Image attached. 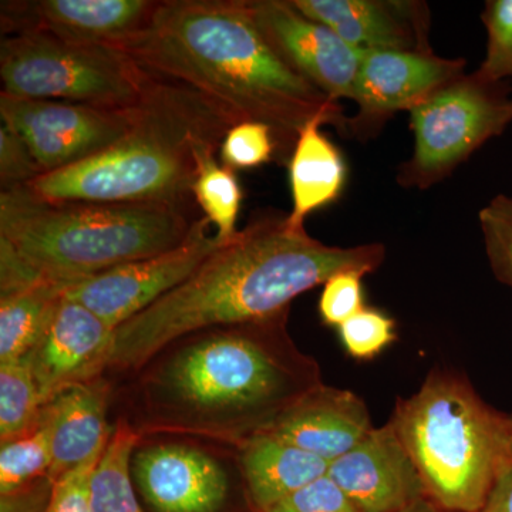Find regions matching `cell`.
Wrapping results in <instances>:
<instances>
[{
    "instance_id": "6da1fadb",
    "label": "cell",
    "mask_w": 512,
    "mask_h": 512,
    "mask_svg": "<svg viewBox=\"0 0 512 512\" xmlns=\"http://www.w3.org/2000/svg\"><path fill=\"white\" fill-rule=\"evenodd\" d=\"M289 311L195 330L114 382L116 417L138 436L198 437L238 447L266 433L322 386L318 362L293 342Z\"/></svg>"
},
{
    "instance_id": "7a4b0ae2",
    "label": "cell",
    "mask_w": 512,
    "mask_h": 512,
    "mask_svg": "<svg viewBox=\"0 0 512 512\" xmlns=\"http://www.w3.org/2000/svg\"><path fill=\"white\" fill-rule=\"evenodd\" d=\"M110 46L146 72L197 90L237 123L271 128L281 161L312 121L349 123L339 103L276 52L248 0H163L143 28Z\"/></svg>"
},
{
    "instance_id": "3957f363",
    "label": "cell",
    "mask_w": 512,
    "mask_h": 512,
    "mask_svg": "<svg viewBox=\"0 0 512 512\" xmlns=\"http://www.w3.org/2000/svg\"><path fill=\"white\" fill-rule=\"evenodd\" d=\"M382 244L329 247L286 217L251 221L183 284L114 330L106 376L130 375L171 340L214 326L237 325L291 311L296 296L343 271L372 274Z\"/></svg>"
},
{
    "instance_id": "277c9868",
    "label": "cell",
    "mask_w": 512,
    "mask_h": 512,
    "mask_svg": "<svg viewBox=\"0 0 512 512\" xmlns=\"http://www.w3.org/2000/svg\"><path fill=\"white\" fill-rule=\"evenodd\" d=\"M235 124L197 90L153 74L133 126L119 141L26 188L47 202L190 204L198 156L217 153Z\"/></svg>"
},
{
    "instance_id": "5b68a950",
    "label": "cell",
    "mask_w": 512,
    "mask_h": 512,
    "mask_svg": "<svg viewBox=\"0 0 512 512\" xmlns=\"http://www.w3.org/2000/svg\"><path fill=\"white\" fill-rule=\"evenodd\" d=\"M190 204L47 202L26 187L0 192V241L47 279H82L170 251L194 228Z\"/></svg>"
},
{
    "instance_id": "8992f818",
    "label": "cell",
    "mask_w": 512,
    "mask_h": 512,
    "mask_svg": "<svg viewBox=\"0 0 512 512\" xmlns=\"http://www.w3.org/2000/svg\"><path fill=\"white\" fill-rule=\"evenodd\" d=\"M390 423L441 512H480L512 464V419L491 409L463 376L431 372Z\"/></svg>"
},
{
    "instance_id": "52a82bcc",
    "label": "cell",
    "mask_w": 512,
    "mask_h": 512,
    "mask_svg": "<svg viewBox=\"0 0 512 512\" xmlns=\"http://www.w3.org/2000/svg\"><path fill=\"white\" fill-rule=\"evenodd\" d=\"M153 74L110 45L45 35L3 37L2 93L18 99L66 101L101 109L140 104Z\"/></svg>"
},
{
    "instance_id": "ba28073f",
    "label": "cell",
    "mask_w": 512,
    "mask_h": 512,
    "mask_svg": "<svg viewBox=\"0 0 512 512\" xmlns=\"http://www.w3.org/2000/svg\"><path fill=\"white\" fill-rule=\"evenodd\" d=\"M131 478L144 512H255L238 448L198 437L143 436Z\"/></svg>"
},
{
    "instance_id": "9c48e42d",
    "label": "cell",
    "mask_w": 512,
    "mask_h": 512,
    "mask_svg": "<svg viewBox=\"0 0 512 512\" xmlns=\"http://www.w3.org/2000/svg\"><path fill=\"white\" fill-rule=\"evenodd\" d=\"M512 123V92L476 73L463 74L410 110L413 156L403 165L404 187L439 183Z\"/></svg>"
},
{
    "instance_id": "30bf717a",
    "label": "cell",
    "mask_w": 512,
    "mask_h": 512,
    "mask_svg": "<svg viewBox=\"0 0 512 512\" xmlns=\"http://www.w3.org/2000/svg\"><path fill=\"white\" fill-rule=\"evenodd\" d=\"M136 113L137 106L101 109L0 93L2 124L25 140L43 174L83 163L113 146L133 126Z\"/></svg>"
},
{
    "instance_id": "8fae6325",
    "label": "cell",
    "mask_w": 512,
    "mask_h": 512,
    "mask_svg": "<svg viewBox=\"0 0 512 512\" xmlns=\"http://www.w3.org/2000/svg\"><path fill=\"white\" fill-rule=\"evenodd\" d=\"M210 225L207 218H198L183 244L82 279L70 286L66 298L82 303L111 328H119L183 284L224 245L210 234Z\"/></svg>"
},
{
    "instance_id": "7c38bea8",
    "label": "cell",
    "mask_w": 512,
    "mask_h": 512,
    "mask_svg": "<svg viewBox=\"0 0 512 512\" xmlns=\"http://www.w3.org/2000/svg\"><path fill=\"white\" fill-rule=\"evenodd\" d=\"M266 39L296 72L330 100H352L366 52L343 42L333 30L303 15L285 0H248Z\"/></svg>"
},
{
    "instance_id": "4fadbf2b",
    "label": "cell",
    "mask_w": 512,
    "mask_h": 512,
    "mask_svg": "<svg viewBox=\"0 0 512 512\" xmlns=\"http://www.w3.org/2000/svg\"><path fill=\"white\" fill-rule=\"evenodd\" d=\"M464 60L444 59L430 47L369 50L357 73L352 100L359 114L349 121L356 133L372 131L402 110H412L447 83L463 76Z\"/></svg>"
},
{
    "instance_id": "5bb4252c",
    "label": "cell",
    "mask_w": 512,
    "mask_h": 512,
    "mask_svg": "<svg viewBox=\"0 0 512 512\" xmlns=\"http://www.w3.org/2000/svg\"><path fill=\"white\" fill-rule=\"evenodd\" d=\"M114 330L82 303L64 298L42 338L25 357L43 403L106 376Z\"/></svg>"
},
{
    "instance_id": "9a60e30c",
    "label": "cell",
    "mask_w": 512,
    "mask_h": 512,
    "mask_svg": "<svg viewBox=\"0 0 512 512\" xmlns=\"http://www.w3.org/2000/svg\"><path fill=\"white\" fill-rule=\"evenodd\" d=\"M157 5L153 0H8L0 6V26L6 36L113 45L143 28Z\"/></svg>"
},
{
    "instance_id": "2e32d148",
    "label": "cell",
    "mask_w": 512,
    "mask_h": 512,
    "mask_svg": "<svg viewBox=\"0 0 512 512\" xmlns=\"http://www.w3.org/2000/svg\"><path fill=\"white\" fill-rule=\"evenodd\" d=\"M328 476L359 512H402L429 500L412 457L393 424L373 427L342 457L329 464Z\"/></svg>"
},
{
    "instance_id": "e0dca14e",
    "label": "cell",
    "mask_w": 512,
    "mask_h": 512,
    "mask_svg": "<svg viewBox=\"0 0 512 512\" xmlns=\"http://www.w3.org/2000/svg\"><path fill=\"white\" fill-rule=\"evenodd\" d=\"M372 429L362 397L323 383L266 433L332 463L357 446Z\"/></svg>"
},
{
    "instance_id": "ac0fdd59",
    "label": "cell",
    "mask_w": 512,
    "mask_h": 512,
    "mask_svg": "<svg viewBox=\"0 0 512 512\" xmlns=\"http://www.w3.org/2000/svg\"><path fill=\"white\" fill-rule=\"evenodd\" d=\"M315 22L328 26L356 49L412 50L426 43L427 16L416 3L382 0H292Z\"/></svg>"
},
{
    "instance_id": "d6986e66",
    "label": "cell",
    "mask_w": 512,
    "mask_h": 512,
    "mask_svg": "<svg viewBox=\"0 0 512 512\" xmlns=\"http://www.w3.org/2000/svg\"><path fill=\"white\" fill-rule=\"evenodd\" d=\"M113 394V380L101 376L93 382L74 386L45 404L52 443L49 477L53 481L106 448L113 433L109 423Z\"/></svg>"
},
{
    "instance_id": "ffe728a7",
    "label": "cell",
    "mask_w": 512,
    "mask_h": 512,
    "mask_svg": "<svg viewBox=\"0 0 512 512\" xmlns=\"http://www.w3.org/2000/svg\"><path fill=\"white\" fill-rule=\"evenodd\" d=\"M237 448L255 512H268L295 491L328 474V461L269 433L258 434Z\"/></svg>"
},
{
    "instance_id": "44dd1931",
    "label": "cell",
    "mask_w": 512,
    "mask_h": 512,
    "mask_svg": "<svg viewBox=\"0 0 512 512\" xmlns=\"http://www.w3.org/2000/svg\"><path fill=\"white\" fill-rule=\"evenodd\" d=\"M322 126L312 121L303 128L289 158L293 208L288 222L293 228H305L306 218L338 200L345 187V160Z\"/></svg>"
},
{
    "instance_id": "7402d4cb",
    "label": "cell",
    "mask_w": 512,
    "mask_h": 512,
    "mask_svg": "<svg viewBox=\"0 0 512 512\" xmlns=\"http://www.w3.org/2000/svg\"><path fill=\"white\" fill-rule=\"evenodd\" d=\"M72 285L43 278L19 291L0 295V366L20 362L29 355Z\"/></svg>"
},
{
    "instance_id": "603a6c76",
    "label": "cell",
    "mask_w": 512,
    "mask_h": 512,
    "mask_svg": "<svg viewBox=\"0 0 512 512\" xmlns=\"http://www.w3.org/2000/svg\"><path fill=\"white\" fill-rule=\"evenodd\" d=\"M138 440L126 420L114 419L113 433L90 483L92 512H144L131 478V456Z\"/></svg>"
},
{
    "instance_id": "cb8c5ba5",
    "label": "cell",
    "mask_w": 512,
    "mask_h": 512,
    "mask_svg": "<svg viewBox=\"0 0 512 512\" xmlns=\"http://www.w3.org/2000/svg\"><path fill=\"white\" fill-rule=\"evenodd\" d=\"M192 198L204 211V217L215 225V237L231 241L237 231L242 190L234 170L220 165L214 151L198 156V175L192 184Z\"/></svg>"
},
{
    "instance_id": "d4e9b609",
    "label": "cell",
    "mask_w": 512,
    "mask_h": 512,
    "mask_svg": "<svg viewBox=\"0 0 512 512\" xmlns=\"http://www.w3.org/2000/svg\"><path fill=\"white\" fill-rule=\"evenodd\" d=\"M45 403L25 360L0 366V444L42 424Z\"/></svg>"
},
{
    "instance_id": "484cf974",
    "label": "cell",
    "mask_w": 512,
    "mask_h": 512,
    "mask_svg": "<svg viewBox=\"0 0 512 512\" xmlns=\"http://www.w3.org/2000/svg\"><path fill=\"white\" fill-rule=\"evenodd\" d=\"M52 443L46 417L37 429L0 446V494L12 493L49 476Z\"/></svg>"
},
{
    "instance_id": "4316f807",
    "label": "cell",
    "mask_w": 512,
    "mask_h": 512,
    "mask_svg": "<svg viewBox=\"0 0 512 512\" xmlns=\"http://www.w3.org/2000/svg\"><path fill=\"white\" fill-rule=\"evenodd\" d=\"M487 28V55L476 74L491 83L512 77V0L487 2L483 15Z\"/></svg>"
},
{
    "instance_id": "83f0119b",
    "label": "cell",
    "mask_w": 512,
    "mask_h": 512,
    "mask_svg": "<svg viewBox=\"0 0 512 512\" xmlns=\"http://www.w3.org/2000/svg\"><path fill=\"white\" fill-rule=\"evenodd\" d=\"M221 160L231 170H248L278 160V146L271 128L242 121L228 131L220 148Z\"/></svg>"
},
{
    "instance_id": "f1b7e54d",
    "label": "cell",
    "mask_w": 512,
    "mask_h": 512,
    "mask_svg": "<svg viewBox=\"0 0 512 512\" xmlns=\"http://www.w3.org/2000/svg\"><path fill=\"white\" fill-rule=\"evenodd\" d=\"M346 352L356 360H372L396 340V322L375 308H363L339 326Z\"/></svg>"
},
{
    "instance_id": "f546056e",
    "label": "cell",
    "mask_w": 512,
    "mask_h": 512,
    "mask_svg": "<svg viewBox=\"0 0 512 512\" xmlns=\"http://www.w3.org/2000/svg\"><path fill=\"white\" fill-rule=\"evenodd\" d=\"M480 225L495 275L512 286V198L495 197L481 210Z\"/></svg>"
},
{
    "instance_id": "4dcf8cb0",
    "label": "cell",
    "mask_w": 512,
    "mask_h": 512,
    "mask_svg": "<svg viewBox=\"0 0 512 512\" xmlns=\"http://www.w3.org/2000/svg\"><path fill=\"white\" fill-rule=\"evenodd\" d=\"M362 271H343L333 275L323 285L319 313L323 323L339 328L346 320L365 308Z\"/></svg>"
},
{
    "instance_id": "1f68e13d",
    "label": "cell",
    "mask_w": 512,
    "mask_h": 512,
    "mask_svg": "<svg viewBox=\"0 0 512 512\" xmlns=\"http://www.w3.org/2000/svg\"><path fill=\"white\" fill-rule=\"evenodd\" d=\"M43 174L28 144L5 124L0 127V185L2 191L26 187Z\"/></svg>"
},
{
    "instance_id": "d6a6232c",
    "label": "cell",
    "mask_w": 512,
    "mask_h": 512,
    "mask_svg": "<svg viewBox=\"0 0 512 512\" xmlns=\"http://www.w3.org/2000/svg\"><path fill=\"white\" fill-rule=\"evenodd\" d=\"M268 512H359L326 474L274 505Z\"/></svg>"
},
{
    "instance_id": "836d02e7",
    "label": "cell",
    "mask_w": 512,
    "mask_h": 512,
    "mask_svg": "<svg viewBox=\"0 0 512 512\" xmlns=\"http://www.w3.org/2000/svg\"><path fill=\"white\" fill-rule=\"evenodd\" d=\"M103 451L55 481L46 512H92L90 483Z\"/></svg>"
},
{
    "instance_id": "e575fe53",
    "label": "cell",
    "mask_w": 512,
    "mask_h": 512,
    "mask_svg": "<svg viewBox=\"0 0 512 512\" xmlns=\"http://www.w3.org/2000/svg\"><path fill=\"white\" fill-rule=\"evenodd\" d=\"M53 485L55 481L45 476L12 493L0 494V512H46Z\"/></svg>"
},
{
    "instance_id": "d590c367",
    "label": "cell",
    "mask_w": 512,
    "mask_h": 512,
    "mask_svg": "<svg viewBox=\"0 0 512 512\" xmlns=\"http://www.w3.org/2000/svg\"><path fill=\"white\" fill-rule=\"evenodd\" d=\"M480 512H512V464L501 471Z\"/></svg>"
},
{
    "instance_id": "8d00e7d4",
    "label": "cell",
    "mask_w": 512,
    "mask_h": 512,
    "mask_svg": "<svg viewBox=\"0 0 512 512\" xmlns=\"http://www.w3.org/2000/svg\"><path fill=\"white\" fill-rule=\"evenodd\" d=\"M402 512H441L430 500L420 501L419 504L413 505V507L407 508L406 511Z\"/></svg>"
},
{
    "instance_id": "74e56055",
    "label": "cell",
    "mask_w": 512,
    "mask_h": 512,
    "mask_svg": "<svg viewBox=\"0 0 512 512\" xmlns=\"http://www.w3.org/2000/svg\"><path fill=\"white\" fill-rule=\"evenodd\" d=\"M511 419H512V416H511Z\"/></svg>"
}]
</instances>
